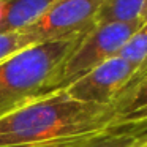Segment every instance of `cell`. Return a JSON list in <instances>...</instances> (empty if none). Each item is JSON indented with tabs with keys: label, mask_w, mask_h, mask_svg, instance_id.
<instances>
[{
	"label": "cell",
	"mask_w": 147,
	"mask_h": 147,
	"mask_svg": "<svg viewBox=\"0 0 147 147\" xmlns=\"http://www.w3.org/2000/svg\"><path fill=\"white\" fill-rule=\"evenodd\" d=\"M114 119L112 106L78 101L57 89L0 119V147L86 144L101 138Z\"/></svg>",
	"instance_id": "obj_1"
},
{
	"label": "cell",
	"mask_w": 147,
	"mask_h": 147,
	"mask_svg": "<svg viewBox=\"0 0 147 147\" xmlns=\"http://www.w3.org/2000/svg\"><path fill=\"white\" fill-rule=\"evenodd\" d=\"M81 38L32 45L0 60V119L60 89L63 63Z\"/></svg>",
	"instance_id": "obj_2"
},
{
	"label": "cell",
	"mask_w": 147,
	"mask_h": 147,
	"mask_svg": "<svg viewBox=\"0 0 147 147\" xmlns=\"http://www.w3.org/2000/svg\"><path fill=\"white\" fill-rule=\"evenodd\" d=\"M142 24L141 19L128 22L95 24V27L78 41L65 60L60 76V89L92 68L101 65L103 62L119 55L122 48Z\"/></svg>",
	"instance_id": "obj_3"
},
{
	"label": "cell",
	"mask_w": 147,
	"mask_h": 147,
	"mask_svg": "<svg viewBox=\"0 0 147 147\" xmlns=\"http://www.w3.org/2000/svg\"><path fill=\"white\" fill-rule=\"evenodd\" d=\"M103 2L105 0H54L35 22L21 32L33 45L81 38L95 27Z\"/></svg>",
	"instance_id": "obj_4"
},
{
	"label": "cell",
	"mask_w": 147,
	"mask_h": 147,
	"mask_svg": "<svg viewBox=\"0 0 147 147\" xmlns=\"http://www.w3.org/2000/svg\"><path fill=\"white\" fill-rule=\"evenodd\" d=\"M136 71L134 65L120 55H115L67 84L63 90L78 101L112 106L117 96L136 76Z\"/></svg>",
	"instance_id": "obj_5"
},
{
	"label": "cell",
	"mask_w": 147,
	"mask_h": 147,
	"mask_svg": "<svg viewBox=\"0 0 147 147\" xmlns=\"http://www.w3.org/2000/svg\"><path fill=\"white\" fill-rule=\"evenodd\" d=\"M54 0H0V33H16L33 24Z\"/></svg>",
	"instance_id": "obj_6"
},
{
	"label": "cell",
	"mask_w": 147,
	"mask_h": 147,
	"mask_svg": "<svg viewBox=\"0 0 147 147\" xmlns=\"http://www.w3.org/2000/svg\"><path fill=\"white\" fill-rule=\"evenodd\" d=\"M112 108L115 111L112 123L147 115V71L136 76L125 87V90L112 103Z\"/></svg>",
	"instance_id": "obj_7"
},
{
	"label": "cell",
	"mask_w": 147,
	"mask_h": 147,
	"mask_svg": "<svg viewBox=\"0 0 147 147\" xmlns=\"http://www.w3.org/2000/svg\"><path fill=\"white\" fill-rule=\"evenodd\" d=\"M144 2L146 0H105L96 16V24L141 19Z\"/></svg>",
	"instance_id": "obj_8"
},
{
	"label": "cell",
	"mask_w": 147,
	"mask_h": 147,
	"mask_svg": "<svg viewBox=\"0 0 147 147\" xmlns=\"http://www.w3.org/2000/svg\"><path fill=\"white\" fill-rule=\"evenodd\" d=\"M120 57L136 67V76L147 71V22H144L119 52ZM134 76V78H136ZM133 78V79H134Z\"/></svg>",
	"instance_id": "obj_9"
},
{
	"label": "cell",
	"mask_w": 147,
	"mask_h": 147,
	"mask_svg": "<svg viewBox=\"0 0 147 147\" xmlns=\"http://www.w3.org/2000/svg\"><path fill=\"white\" fill-rule=\"evenodd\" d=\"M33 43L24 35L22 32L16 33H0V60L10 57L11 54L21 51V49L32 46Z\"/></svg>",
	"instance_id": "obj_10"
},
{
	"label": "cell",
	"mask_w": 147,
	"mask_h": 147,
	"mask_svg": "<svg viewBox=\"0 0 147 147\" xmlns=\"http://www.w3.org/2000/svg\"><path fill=\"white\" fill-rule=\"evenodd\" d=\"M90 147H147V133L139 136L130 138V139H114V138H105V139H96L92 142Z\"/></svg>",
	"instance_id": "obj_11"
},
{
	"label": "cell",
	"mask_w": 147,
	"mask_h": 147,
	"mask_svg": "<svg viewBox=\"0 0 147 147\" xmlns=\"http://www.w3.org/2000/svg\"><path fill=\"white\" fill-rule=\"evenodd\" d=\"M141 21H142V22H147V0L144 2L142 13H141Z\"/></svg>",
	"instance_id": "obj_12"
},
{
	"label": "cell",
	"mask_w": 147,
	"mask_h": 147,
	"mask_svg": "<svg viewBox=\"0 0 147 147\" xmlns=\"http://www.w3.org/2000/svg\"><path fill=\"white\" fill-rule=\"evenodd\" d=\"M89 142H86V144H73V146H59V147H86Z\"/></svg>",
	"instance_id": "obj_13"
}]
</instances>
